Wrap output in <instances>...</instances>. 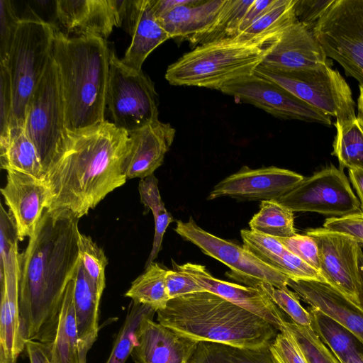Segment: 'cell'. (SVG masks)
Instances as JSON below:
<instances>
[{"instance_id":"obj_1","label":"cell","mask_w":363,"mask_h":363,"mask_svg":"<svg viewBox=\"0 0 363 363\" xmlns=\"http://www.w3.org/2000/svg\"><path fill=\"white\" fill-rule=\"evenodd\" d=\"M79 218L45 208L22 255L19 280L21 337L51 344L68 284L79 261Z\"/></svg>"},{"instance_id":"obj_2","label":"cell","mask_w":363,"mask_h":363,"mask_svg":"<svg viewBox=\"0 0 363 363\" xmlns=\"http://www.w3.org/2000/svg\"><path fill=\"white\" fill-rule=\"evenodd\" d=\"M130 145L128 133L106 120L67 130L42 179L49 194L47 208L68 210L79 219L86 215L125 183Z\"/></svg>"},{"instance_id":"obj_3","label":"cell","mask_w":363,"mask_h":363,"mask_svg":"<svg viewBox=\"0 0 363 363\" xmlns=\"http://www.w3.org/2000/svg\"><path fill=\"white\" fill-rule=\"evenodd\" d=\"M111 50L102 38L69 37L55 27L51 53L59 70L68 130L106 121Z\"/></svg>"},{"instance_id":"obj_4","label":"cell","mask_w":363,"mask_h":363,"mask_svg":"<svg viewBox=\"0 0 363 363\" xmlns=\"http://www.w3.org/2000/svg\"><path fill=\"white\" fill-rule=\"evenodd\" d=\"M157 314L159 323L184 337L235 348L268 347L279 333L262 318L207 291L170 299Z\"/></svg>"},{"instance_id":"obj_5","label":"cell","mask_w":363,"mask_h":363,"mask_svg":"<svg viewBox=\"0 0 363 363\" xmlns=\"http://www.w3.org/2000/svg\"><path fill=\"white\" fill-rule=\"evenodd\" d=\"M235 38L203 44L184 53L167 69L174 86L219 90L226 84L253 74L270 47Z\"/></svg>"},{"instance_id":"obj_6","label":"cell","mask_w":363,"mask_h":363,"mask_svg":"<svg viewBox=\"0 0 363 363\" xmlns=\"http://www.w3.org/2000/svg\"><path fill=\"white\" fill-rule=\"evenodd\" d=\"M55 26L37 15L21 18L7 58L11 94V128L23 127L28 104L50 58Z\"/></svg>"},{"instance_id":"obj_7","label":"cell","mask_w":363,"mask_h":363,"mask_svg":"<svg viewBox=\"0 0 363 363\" xmlns=\"http://www.w3.org/2000/svg\"><path fill=\"white\" fill-rule=\"evenodd\" d=\"M255 72L286 89L327 115L344 123L357 117L350 87L327 62L315 68L283 72L257 67Z\"/></svg>"},{"instance_id":"obj_8","label":"cell","mask_w":363,"mask_h":363,"mask_svg":"<svg viewBox=\"0 0 363 363\" xmlns=\"http://www.w3.org/2000/svg\"><path fill=\"white\" fill-rule=\"evenodd\" d=\"M158 104L151 79L125 67L111 50L106 108L111 123L130 133L158 120Z\"/></svg>"},{"instance_id":"obj_9","label":"cell","mask_w":363,"mask_h":363,"mask_svg":"<svg viewBox=\"0 0 363 363\" xmlns=\"http://www.w3.org/2000/svg\"><path fill=\"white\" fill-rule=\"evenodd\" d=\"M313 32L326 57L363 86V0H334Z\"/></svg>"},{"instance_id":"obj_10","label":"cell","mask_w":363,"mask_h":363,"mask_svg":"<svg viewBox=\"0 0 363 363\" xmlns=\"http://www.w3.org/2000/svg\"><path fill=\"white\" fill-rule=\"evenodd\" d=\"M24 128L38 149L45 172L68 130L59 70L52 53L28 104Z\"/></svg>"},{"instance_id":"obj_11","label":"cell","mask_w":363,"mask_h":363,"mask_svg":"<svg viewBox=\"0 0 363 363\" xmlns=\"http://www.w3.org/2000/svg\"><path fill=\"white\" fill-rule=\"evenodd\" d=\"M294 212H313L331 217L361 213L360 203L341 168L325 167L303 179L277 199Z\"/></svg>"},{"instance_id":"obj_12","label":"cell","mask_w":363,"mask_h":363,"mask_svg":"<svg viewBox=\"0 0 363 363\" xmlns=\"http://www.w3.org/2000/svg\"><path fill=\"white\" fill-rule=\"evenodd\" d=\"M174 231L184 240L198 247L203 253L227 265L232 277L247 286L255 287L265 282L288 289V277L233 242L218 238L200 228L190 217L189 220H177Z\"/></svg>"},{"instance_id":"obj_13","label":"cell","mask_w":363,"mask_h":363,"mask_svg":"<svg viewBox=\"0 0 363 363\" xmlns=\"http://www.w3.org/2000/svg\"><path fill=\"white\" fill-rule=\"evenodd\" d=\"M220 91L279 118L330 125L331 117L255 72L228 82Z\"/></svg>"},{"instance_id":"obj_14","label":"cell","mask_w":363,"mask_h":363,"mask_svg":"<svg viewBox=\"0 0 363 363\" xmlns=\"http://www.w3.org/2000/svg\"><path fill=\"white\" fill-rule=\"evenodd\" d=\"M306 234L316 242L319 272L325 281L359 305V254L361 245L348 235L323 227L308 229Z\"/></svg>"},{"instance_id":"obj_15","label":"cell","mask_w":363,"mask_h":363,"mask_svg":"<svg viewBox=\"0 0 363 363\" xmlns=\"http://www.w3.org/2000/svg\"><path fill=\"white\" fill-rule=\"evenodd\" d=\"M303 179L295 172L274 166L258 169L245 166L218 182L207 199L228 196L246 201L277 200Z\"/></svg>"},{"instance_id":"obj_16","label":"cell","mask_w":363,"mask_h":363,"mask_svg":"<svg viewBox=\"0 0 363 363\" xmlns=\"http://www.w3.org/2000/svg\"><path fill=\"white\" fill-rule=\"evenodd\" d=\"M56 17L67 33L105 40L123 23L128 0H57Z\"/></svg>"},{"instance_id":"obj_17","label":"cell","mask_w":363,"mask_h":363,"mask_svg":"<svg viewBox=\"0 0 363 363\" xmlns=\"http://www.w3.org/2000/svg\"><path fill=\"white\" fill-rule=\"evenodd\" d=\"M22 255L16 245L0 267V357L9 363H16L26 348L21 334L19 310Z\"/></svg>"},{"instance_id":"obj_18","label":"cell","mask_w":363,"mask_h":363,"mask_svg":"<svg viewBox=\"0 0 363 363\" xmlns=\"http://www.w3.org/2000/svg\"><path fill=\"white\" fill-rule=\"evenodd\" d=\"M172 262V267L189 274L206 291L262 318L274 326L279 332L282 329L287 315L259 286H244L218 279L201 264L187 262L179 265L173 260Z\"/></svg>"},{"instance_id":"obj_19","label":"cell","mask_w":363,"mask_h":363,"mask_svg":"<svg viewBox=\"0 0 363 363\" xmlns=\"http://www.w3.org/2000/svg\"><path fill=\"white\" fill-rule=\"evenodd\" d=\"M6 182L1 189L13 218L19 241L30 238L47 208L49 194L43 182L33 176L6 171Z\"/></svg>"},{"instance_id":"obj_20","label":"cell","mask_w":363,"mask_h":363,"mask_svg":"<svg viewBox=\"0 0 363 363\" xmlns=\"http://www.w3.org/2000/svg\"><path fill=\"white\" fill-rule=\"evenodd\" d=\"M327 62V57L313 30L296 21L272 44L259 66L289 72L315 68Z\"/></svg>"},{"instance_id":"obj_21","label":"cell","mask_w":363,"mask_h":363,"mask_svg":"<svg viewBox=\"0 0 363 363\" xmlns=\"http://www.w3.org/2000/svg\"><path fill=\"white\" fill-rule=\"evenodd\" d=\"M147 316L136 334L130 357L135 363H189L199 342L184 337Z\"/></svg>"},{"instance_id":"obj_22","label":"cell","mask_w":363,"mask_h":363,"mask_svg":"<svg viewBox=\"0 0 363 363\" xmlns=\"http://www.w3.org/2000/svg\"><path fill=\"white\" fill-rule=\"evenodd\" d=\"M287 286L300 299L338 322L363 345V307L324 281L288 278Z\"/></svg>"},{"instance_id":"obj_23","label":"cell","mask_w":363,"mask_h":363,"mask_svg":"<svg viewBox=\"0 0 363 363\" xmlns=\"http://www.w3.org/2000/svg\"><path fill=\"white\" fill-rule=\"evenodd\" d=\"M175 133L169 123L159 119L128 133L130 145L124 163L127 179H143L154 174L162 164Z\"/></svg>"},{"instance_id":"obj_24","label":"cell","mask_w":363,"mask_h":363,"mask_svg":"<svg viewBox=\"0 0 363 363\" xmlns=\"http://www.w3.org/2000/svg\"><path fill=\"white\" fill-rule=\"evenodd\" d=\"M123 23L132 40L121 62L140 71L148 55L170 36L157 20L151 0H128Z\"/></svg>"},{"instance_id":"obj_25","label":"cell","mask_w":363,"mask_h":363,"mask_svg":"<svg viewBox=\"0 0 363 363\" xmlns=\"http://www.w3.org/2000/svg\"><path fill=\"white\" fill-rule=\"evenodd\" d=\"M226 0H189L186 4L155 14L170 38L189 41L216 21Z\"/></svg>"},{"instance_id":"obj_26","label":"cell","mask_w":363,"mask_h":363,"mask_svg":"<svg viewBox=\"0 0 363 363\" xmlns=\"http://www.w3.org/2000/svg\"><path fill=\"white\" fill-rule=\"evenodd\" d=\"M73 301L79 342L81 363L96 342L99 333V307L101 296L80 260L72 278Z\"/></svg>"},{"instance_id":"obj_27","label":"cell","mask_w":363,"mask_h":363,"mask_svg":"<svg viewBox=\"0 0 363 363\" xmlns=\"http://www.w3.org/2000/svg\"><path fill=\"white\" fill-rule=\"evenodd\" d=\"M295 3L296 0H274L253 23L234 38L263 46L272 45L286 28L297 21Z\"/></svg>"},{"instance_id":"obj_28","label":"cell","mask_w":363,"mask_h":363,"mask_svg":"<svg viewBox=\"0 0 363 363\" xmlns=\"http://www.w3.org/2000/svg\"><path fill=\"white\" fill-rule=\"evenodd\" d=\"M1 168L25 173L43 179L44 167L32 140L23 127L10 129L7 141L0 145Z\"/></svg>"},{"instance_id":"obj_29","label":"cell","mask_w":363,"mask_h":363,"mask_svg":"<svg viewBox=\"0 0 363 363\" xmlns=\"http://www.w3.org/2000/svg\"><path fill=\"white\" fill-rule=\"evenodd\" d=\"M50 356L51 363H81L72 279L65 291L55 337L50 344Z\"/></svg>"},{"instance_id":"obj_30","label":"cell","mask_w":363,"mask_h":363,"mask_svg":"<svg viewBox=\"0 0 363 363\" xmlns=\"http://www.w3.org/2000/svg\"><path fill=\"white\" fill-rule=\"evenodd\" d=\"M307 309L312 316V329L340 363L349 354H363V345L348 330L320 311L311 306Z\"/></svg>"},{"instance_id":"obj_31","label":"cell","mask_w":363,"mask_h":363,"mask_svg":"<svg viewBox=\"0 0 363 363\" xmlns=\"http://www.w3.org/2000/svg\"><path fill=\"white\" fill-rule=\"evenodd\" d=\"M145 269V272L132 282L125 296L150 306L157 313L164 309L170 300L166 287L167 269L156 262Z\"/></svg>"},{"instance_id":"obj_32","label":"cell","mask_w":363,"mask_h":363,"mask_svg":"<svg viewBox=\"0 0 363 363\" xmlns=\"http://www.w3.org/2000/svg\"><path fill=\"white\" fill-rule=\"evenodd\" d=\"M337 133L333 151L340 168L363 170V120L356 117L344 123H335Z\"/></svg>"},{"instance_id":"obj_33","label":"cell","mask_w":363,"mask_h":363,"mask_svg":"<svg viewBox=\"0 0 363 363\" xmlns=\"http://www.w3.org/2000/svg\"><path fill=\"white\" fill-rule=\"evenodd\" d=\"M138 191L142 203L151 210L155 220L152 247L146 261L145 268L157 258L162 249L164 235L174 218L164 206L158 188V180L154 174L140 179Z\"/></svg>"},{"instance_id":"obj_34","label":"cell","mask_w":363,"mask_h":363,"mask_svg":"<svg viewBox=\"0 0 363 363\" xmlns=\"http://www.w3.org/2000/svg\"><path fill=\"white\" fill-rule=\"evenodd\" d=\"M250 230L274 238H290L296 234L294 212L277 200L262 201L259 211L249 222Z\"/></svg>"},{"instance_id":"obj_35","label":"cell","mask_w":363,"mask_h":363,"mask_svg":"<svg viewBox=\"0 0 363 363\" xmlns=\"http://www.w3.org/2000/svg\"><path fill=\"white\" fill-rule=\"evenodd\" d=\"M253 0H226L215 23L206 31L189 42L196 46L226 39L234 38L238 33L241 22Z\"/></svg>"},{"instance_id":"obj_36","label":"cell","mask_w":363,"mask_h":363,"mask_svg":"<svg viewBox=\"0 0 363 363\" xmlns=\"http://www.w3.org/2000/svg\"><path fill=\"white\" fill-rule=\"evenodd\" d=\"M155 313L150 306L132 301L106 363L126 362L136 344V334L141 322L147 316H153Z\"/></svg>"},{"instance_id":"obj_37","label":"cell","mask_w":363,"mask_h":363,"mask_svg":"<svg viewBox=\"0 0 363 363\" xmlns=\"http://www.w3.org/2000/svg\"><path fill=\"white\" fill-rule=\"evenodd\" d=\"M79 255L85 271L101 297L106 286L105 269L108 259L91 238L82 234L78 239Z\"/></svg>"},{"instance_id":"obj_38","label":"cell","mask_w":363,"mask_h":363,"mask_svg":"<svg viewBox=\"0 0 363 363\" xmlns=\"http://www.w3.org/2000/svg\"><path fill=\"white\" fill-rule=\"evenodd\" d=\"M282 327L286 328L294 335L308 363H340L311 327L298 325L289 318H286Z\"/></svg>"},{"instance_id":"obj_39","label":"cell","mask_w":363,"mask_h":363,"mask_svg":"<svg viewBox=\"0 0 363 363\" xmlns=\"http://www.w3.org/2000/svg\"><path fill=\"white\" fill-rule=\"evenodd\" d=\"M257 286L262 289L277 306L294 323L303 327H311V314L301 306L300 298L294 291L289 289H279L265 282L259 283L255 286Z\"/></svg>"},{"instance_id":"obj_40","label":"cell","mask_w":363,"mask_h":363,"mask_svg":"<svg viewBox=\"0 0 363 363\" xmlns=\"http://www.w3.org/2000/svg\"><path fill=\"white\" fill-rule=\"evenodd\" d=\"M240 235L242 247L267 265L288 251L277 238L271 235L246 229L240 230Z\"/></svg>"},{"instance_id":"obj_41","label":"cell","mask_w":363,"mask_h":363,"mask_svg":"<svg viewBox=\"0 0 363 363\" xmlns=\"http://www.w3.org/2000/svg\"><path fill=\"white\" fill-rule=\"evenodd\" d=\"M269 348L274 363H308L296 340L284 327L277 333Z\"/></svg>"},{"instance_id":"obj_42","label":"cell","mask_w":363,"mask_h":363,"mask_svg":"<svg viewBox=\"0 0 363 363\" xmlns=\"http://www.w3.org/2000/svg\"><path fill=\"white\" fill-rule=\"evenodd\" d=\"M269 266L292 279H313L324 281L320 273L290 252L289 250L282 256L272 260Z\"/></svg>"},{"instance_id":"obj_43","label":"cell","mask_w":363,"mask_h":363,"mask_svg":"<svg viewBox=\"0 0 363 363\" xmlns=\"http://www.w3.org/2000/svg\"><path fill=\"white\" fill-rule=\"evenodd\" d=\"M0 62L7 58L20 17L13 2L0 0Z\"/></svg>"},{"instance_id":"obj_44","label":"cell","mask_w":363,"mask_h":363,"mask_svg":"<svg viewBox=\"0 0 363 363\" xmlns=\"http://www.w3.org/2000/svg\"><path fill=\"white\" fill-rule=\"evenodd\" d=\"M235 347L208 341L199 342L189 363H235Z\"/></svg>"},{"instance_id":"obj_45","label":"cell","mask_w":363,"mask_h":363,"mask_svg":"<svg viewBox=\"0 0 363 363\" xmlns=\"http://www.w3.org/2000/svg\"><path fill=\"white\" fill-rule=\"evenodd\" d=\"M277 238L290 252L319 272L318 249L313 238L306 234L300 235L296 233L290 238Z\"/></svg>"},{"instance_id":"obj_46","label":"cell","mask_w":363,"mask_h":363,"mask_svg":"<svg viewBox=\"0 0 363 363\" xmlns=\"http://www.w3.org/2000/svg\"><path fill=\"white\" fill-rule=\"evenodd\" d=\"M12 116L11 88L6 66L0 63V145L9 135Z\"/></svg>"},{"instance_id":"obj_47","label":"cell","mask_w":363,"mask_h":363,"mask_svg":"<svg viewBox=\"0 0 363 363\" xmlns=\"http://www.w3.org/2000/svg\"><path fill=\"white\" fill-rule=\"evenodd\" d=\"M167 269L166 287L169 299L206 290L189 274L172 267Z\"/></svg>"},{"instance_id":"obj_48","label":"cell","mask_w":363,"mask_h":363,"mask_svg":"<svg viewBox=\"0 0 363 363\" xmlns=\"http://www.w3.org/2000/svg\"><path fill=\"white\" fill-rule=\"evenodd\" d=\"M324 228L346 234L363 245V214L358 213L343 217H330L323 223Z\"/></svg>"},{"instance_id":"obj_49","label":"cell","mask_w":363,"mask_h":363,"mask_svg":"<svg viewBox=\"0 0 363 363\" xmlns=\"http://www.w3.org/2000/svg\"><path fill=\"white\" fill-rule=\"evenodd\" d=\"M334 0H296L297 21L313 30L315 24Z\"/></svg>"},{"instance_id":"obj_50","label":"cell","mask_w":363,"mask_h":363,"mask_svg":"<svg viewBox=\"0 0 363 363\" xmlns=\"http://www.w3.org/2000/svg\"><path fill=\"white\" fill-rule=\"evenodd\" d=\"M235 363H274L268 347L259 349L235 350Z\"/></svg>"},{"instance_id":"obj_51","label":"cell","mask_w":363,"mask_h":363,"mask_svg":"<svg viewBox=\"0 0 363 363\" xmlns=\"http://www.w3.org/2000/svg\"><path fill=\"white\" fill-rule=\"evenodd\" d=\"M30 363H50V344L35 340L26 342V348Z\"/></svg>"},{"instance_id":"obj_52","label":"cell","mask_w":363,"mask_h":363,"mask_svg":"<svg viewBox=\"0 0 363 363\" xmlns=\"http://www.w3.org/2000/svg\"><path fill=\"white\" fill-rule=\"evenodd\" d=\"M273 1L274 0H253L245 12L238 33L253 23Z\"/></svg>"},{"instance_id":"obj_53","label":"cell","mask_w":363,"mask_h":363,"mask_svg":"<svg viewBox=\"0 0 363 363\" xmlns=\"http://www.w3.org/2000/svg\"><path fill=\"white\" fill-rule=\"evenodd\" d=\"M348 174L352 185L357 194L361 213L363 214V170L348 169Z\"/></svg>"},{"instance_id":"obj_54","label":"cell","mask_w":363,"mask_h":363,"mask_svg":"<svg viewBox=\"0 0 363 363\" xmlns=\"http://www.w3.org/2000/svg\"><path fill=\"white\" fill-rule=\"evenodd\" d=\"M359 285L358 289V299L359 305L363 307V251L361 249L359 254Z\"/></svg>"},{"instance_id":"obj_55","label":"cell","mask_w":363,"mask_h":363,"mask_svg":"<svg viewBox=\"0 0 363 363\" xmlns=\"http://www.w3.org/2000/svg\"><path fill=\"white\" fill-rule=\"evenodd\" d=\"M341 363H363L362 354H349Z\"/></svg>"},{"instance_id":"obj_56","label":"cell","mask_w":363,"mask_h":363,"mask_svg":"<svg viewBox=\"0 0 363 363\" xmlns=\"http://www.w3.org/2000/svg\"><path fill=\"white\" fill-rule=\"evenodd\" d=\"M359 95L357 100L358 114L357 116L363 120V86H359Z\"/></svg>"},{"instance_id":"obj_57","label":"cell","mask_w":363,"mask_h":363,"mask_svg":"<svg viewBox=\"0 0 363 363\" xmlns=\"http://www.w3.org/2000/svg\"><path fill=\"white\" fill-rule=\"evenodd\" d=\"M0 363H9L2 357H0Z\"/></svg>"}]
</instances>
